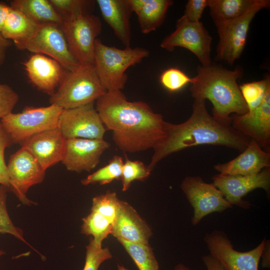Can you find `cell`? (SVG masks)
<instances>
[{"label": "cell", "mask_w": 270, "mask_h": 270, "mask_svg": "<svg viewBox=\"0 0 270 270\" xmlns=\"http://www.w3.org/2000/svg\"><path fill=\"white\" fill-rule=\"evenodd\" d=\"M270 240H265L261 258L262 265L263 268H270Z\"/></svg>", "instance_id": "60d3db41"}, {"label": "cell", "mask_w": 270, "mask_h": 270, "mask_svg": "<svg viewBox=\"0 0 270 270\" xmlns=\"http://www.w3.org/2000/svg\"><path fill=\"white\" fill-rule=\"evenodd\" d=\"M58 128L66 140L102 139L106 130L94 102L63 109L58 118Z\"/></svg>", "instance_id": "5bb4252c"}, {"label": "cell", "mask_w": 270, "mask_h": 270, "mask_svg": "<svg viewBox=\"0 0 270 270\" xmlns=\"http://www.w3.org/2000/svg\"><path fill=\"white\" fill-rule=\"evenodd\" d=\"M250 140L231 124L210 115L206 100L194 99L192 114L186 121L179 124L166 122L164 136L153 148L154 154L147 166L152 172L159 162L169 155L202 144L222 146L242 152Z\"/></svg>", "instance_id": "7a4b0ae2"}, {"label": "cell", "mask_w": 270, "mask_h": 270, "mask_svg": "<svg viewBox=\"0 0 270 270\" xmlns=\"http://www.w3.org/2000/svg\"><path fill=\"white\" fill-rule=\"evenodd\" d=\"M56 12L63 19L80 13L90 12L94 3L88 0H49Z\"/></svg>", "instance_id": "d590c367"}, {"label": "cell", "mask_w": 270, "mask_h": 270, "mask_svg": "<svg viewBox=\"0 0 270 270\" xmlns=\"http://www.w3.org/2000/svg\"><path fill=\"white\" fill-rule=\"evenodd\" d=\"M202 260L207 270H226L222 264L210 254L203 256Z\"/></svg>", "instance_id": "ab89813d"}, {"label": "cell", "mask_w": 270, "mask_h": 270, "mask_svg": "<svg viewBox=\"0 0 270 270\" xmlns=\"http://www.w3.org/2000/svg\"><path fill=\"white\" fill-rule=\"evenodd\" d=\"M10 44L9 40L4 38L0 35V65L4 62L6 58V50Z\"/></svg>", "instance_id": "7bdbcfd3"}, {"label": "cell", "mask_w": 270, "mask_h": 270, "mask_svg": "<svg viewBox=\"0 0 270 270\" xmlns=\"http://www.w3.org/2000/svg\"><path fill=\"white\" fill-rule=\"evenodd\" d=\"M16 46L19 50L46 55L68 72L74 70L80 64L72 54L60 24L40 25L30 38Z\"/></svg>", "instance_id": "9c48e42d"}, {"label": "cell", "mask_w": 270, "mask_h": 270, "mask_svg": "<svg viewBox=\"0 0 270 270\" xmlns=\"http://www.w3.org/2000/svg\"><path fill=\"white\" fill-rule=\"evenodd\" d=\"M239 87L248 112H251L260 105L267 91L270 89V76L266 75L260 80L243 83Z\"/></svg>", "instance_id": "f546056e"}, {"label": "cell", "mask_w": 270, "mask_h": 270, "mask_svg": "<svg viewBox=\"0 0 270 270\" xmlns=\"http://www.w3.org/2000/svg\"><path fill=\"white\" fill-rule=\"evenodd\" d=\"M213 184L232 206L248 209L252 204L242 198L256 188L264 189L269 194L270 168L250 176L228 175L219 174L212 177Z\"/></svg>", "instance_id": "9a60e30c"}, {"label": "cell", "mask_w": 270, "mask_h": 270, "mask_svg": "<svg viewBox=\"0 0 270 270\" xmlns=\"http://www.w3.org/2000/svg\"><path fill=\"white\" fill-rule=\"evenodd\" d=\"M81 232L86 236H92L98 243L102 241L112 230V223L101 214L90 211V214L82 219Z\"/></svg>", "instance_id": "83f0119b"}, {"label": "cell", "mask_w": 270, "mask_h": 270, "mask_svg": "<svg viewBox=\"0 0 270 270\" xmlns=\"http://www.w3.org/2000/svg\"><path fill=\"white\" fill-rule=\"evenodd\" d=\"M10 6L20 11L38 25L54 24L61 25L63 18L49 0H14Z\"/></svg>", "instance_id": "cb8c5ba5"}, {"label": "cell", "mask_w": 270, "mask_h": 270, "mask_svg": "<svg viewBox=\"0 0 270 270\" xmlns=\"http://www.w3.org/2000/svg\"><path fill=\"white\" fill-rule=\"evenodd\" d=\"M160 81L166 90L174 92L181 90L188 84H192L193 78L190 77L180 69L170 68L162 72Z\"/></svg>", "instance_id": "e575fe53"}, {"label": "cell", "mask_w": 270, "mask_h": 270, "mask_svg": "<svg viewBox=\"0 0 270 270\" xmlns=\"http://www.w3.org/2000/svg\"><path fill=\"white\" fill-rule=\"evenodd\" d=\"M232 128L254 140L263 150H270V89L260 105L251 112L230 116Z\"/></svg>", "instance_id": "e0dca14e"}, {"label": "cell", "mask_w": 270, "mask_h": 270, "mask_svg": "<svg viewBox=\"0 0 270 270\" xmlns=\"http://www.w3.org/2000/svg\"><path fill=\"white\" fill-rule=\"evenodd\" d=\"M132 258L139 270H159L158 263L149 244L118 240Z\"/></svg>", "instance_id": "4316f807"}, {"label": "cell", "mask_w": 270, "mask_h": 270, "mask_svg": "<svg viewBox=\"0 0 270 270\" xmlns=\"http://www.w3.org/2000/svg\"><path fill=\"white\" fill-rule=\"evenodd\" d=\"M212 38L200 21L190 22L182 17L176 22V30L165 37L160 47L172 52L176 47L186 48L193 53L202 66L210 65Z\"/></svg>", "instance_id": "8fae6325"}, {"label": "cell", "mask_w": 270, "mask_h": 270, "mask_svg": "<svg viewBox=\"0 0 270 270\" xmlns=\"http://www.w3.org/2000/svg\"><path fill=\"white\" fill-rule=\"evenodd\" d=\"M66 140L58 128L36 134L20 145L34 158L45 171L62 161Z\"/></svg>", "instance_id": "ac0fdd59"}, {"label": "cell", "mask_w": 270, "mask_h": 270, "mask_svg": "<svg viewBox=\"0 0 270 270\" xmlns=\"http://www.w3.org/2000/svg\"><path fill=\"white\" fill-rule=\"evenodd\" d=\"M10 10V6L0 2V35H1L2 27Z\"/></svg>", "instance_id": "b9f144b4"}, {"label": "cell", "mask_w": 270, "mask_h": 270, "mask_svg": "<svg viewBox=\"0 0 270 270\" xmlns=\"http://www.w3.org/2000/svg\"><path fill=\"white\" fill-rule=\"evenodd\" d=\"M60 26L76 60L94 64L95 42L102 30L100 18L90 12L77 14L64 18Z\"/></svg>", "instance_id": "ba28073f"}, {"label": "cell", "mask_w": 270, "mask_h": 270, "mask_svg": "<svg viewBox=\"0 0 270 270\" xmlns=\"http://www.w3.org/2000/svg\"><path fill=\"white\" fill-rule=\"evenodd\" d=\"M140 30L148 34L156 30L164 22L167 12L173 4L172 0H129Z\"/></svg>", "instance_id": "603a6c76"}, {"label": "cell", "mask_w": 270, "mask_h": 270, "mask_svg": "<svg viewBox=\"0 0 270 270\" xmlns=\"http://www.w3.org/2000/svg\"><path fill=\"white\" fill-rule=\"evenodd\" d=\"M10 144L11 142L0 124V184L8 188L10 187V180L7 164L4 160V152Z\"/></svg>", "instance_id": "f35d334b"}, {"label": "cell", "mask_w": 270, "mask_h": 270, "mask_svg": "<svg viewBox=\"0 0 270 270\" xmlns=\"http://www.w3.org/2000/svg\"><path fill=\"white\" fill-rule=\"evenodd\" d=\"M96 110L117 147L134 153L154 148L164 138L166 121L142 101L128 100L121 90L106 92L96 100Z\"/></svg>", "instance_id": "6da1fadb"}, {"label": "cell", "mask_w": 270, "mask_h": 270, "mask_svg": "<svg viewBox=\"0 0 270 270\" xmlns=\"http://www.w3.org/2000/svg\"><path fill=\"white\" fill-rule=\"evenodd\" d=\"M269 0H256L254 5L240 16L228 21L214 22L219 40L216 48L215 60L232 66L244 49L250 24L261 10L270 6Z\"/></svg>", "instance_id": "52a82bcc"}, {"label": "cell", "mask_w": 270, "mask_h": 270, "mask_svg": "<svg viewBox=\"0 0 270 270\" xmlns=\"http://www.w3.org/2000/svg\"><path fill=\"white\" fill-rule=\"evenodd\" d=\"M24 65L31 83L50 96L67 72L56 60L40 54L32 55Z\"/></svg>", "instance_id": "d6986e66"}, {"label": "cell", "mask_w": 270, "mask_h": 270, "mask_svg": "<svg viewBox=\"0 0 270 270\" xmlns=\"http://www.w3.org/2000/svg\"><path fill=\"white\" fill-rule=\"evenodd\" d=\"M270 166V153L263 150L254 140L236 158L224 164L214 166L220 174L250 176L256 174Z\"/></svg>", "instance_id": "44dd1931"}, {"label": "cell", "mask_w": 270, "mask_h": 270, "mask_svg": "<svg viewBox=\"0 0 270 270\" xmlns=\"http://www.w3.org/2000/svg\"><path fill=\"white\" fill-rule=\"evenodd\" d=\"M62 110L54 104L26 107L21 112L8 114L0 124L11 143L21 144L36 134L57 128Z\"/></svg>", "instance_id": "8992f818"}, {"label": "cell", "mask_w": 270, "mask_h": 270, "mask_svg": "<svg viewBox=\"0 0 270 270\" xmlns=\"http://www.w3.org/2000/svg\"><path fill=\"white\" fill-rule=\"evenodd\" d=\"M18 99V94L9 86L0 84V118L12 112Z\"/></svg>", "instance_id": "8d00e7d4"}, {"label": "cell", "mask_w": 270, "mask_h": 270, "mask_svg": "<svg viewBox=\"0 0 270 270\" xmlns=\"http://www.w3.org/2000/svg\"><path fill=\"white\" fill-rule=\"evenodd\" d=\"M102 15L116 36L126 46L130 47V18L132 12L129 0H97Z\"/></svg>", "instance_id": "7402d4cb"}, {"label": "cell", "mask_w": 270, "mask_h": 270, "mask_svg": "<svg viewBox=\"0 0 270 270\" xmlns=\"http://www.w3.org/2000/svg\"><path fill=\"white\" fill-rule=\"evenodd\" d=\"M8 190L7 187L0 186V233L11 234L27 244L22 230L14 224L8 214L6 205Z\"/></svg>", "instance_id": "d6a6232c"}, {"label": "cell", "mask_w": 270, "mask_h": 270, "mask_svg": "<svg viewBox=\"0 0 270 270\" xmlns=\"http://www.w3.org/2000/svg\"><path fill=\"white\" fill-rule=\"evenodd\" d=\"M10 180L9 188L22 204L30 205L26 194L32 186L41 183L46 171L24 148L22 147L10 156L7 164Z\"/></svg>", "instance_id": "4fadbf2b"}, {"label": "cell", "mask_w": 270, "mask_h": 270, "mask_svg": "<svg viewBox=\"0 0 270 270\" xmlns=\"http://www.w3.org/2000/svg\"><path fill=\"white\" fill-rule=\"evenodd\" d=\"M106 92L94 64H80L67 71L50 102L62 109L73 108L94 102Z\"/></svg>", "instance_id": "5b68a950"}, {"label": "cell", "mask_w": 270, "mask_h": 270, "mask_svg": "<svg viewBox=\"0 0 270 270\" xmlns=\"http://www.w3.org/2000/svg\"><path fill=\"white\" fill-rule=\"evenodd\" d=\"M180 188L194 208L193 226L198 224L206 216L222 212L232 207L213 183H207L199 176H188Z\"/></svg>", "instance_id": "7c38bea8"}, {"label": "cell", "mask_w": 270, "mask_h": 270, "mask_svg": "<svg viewBox=\"0 0 270 270\" xmlns=\"http://www.w3.org/2000/svg\"><path fill=\"white\" fill-rule=\"evenodd\" d=\"M120 201L116 192H106L92 198L90 211L101 214L112 224L117 214Z\"/></svg>", "instance_id": "1f68e13d"}, {"label": "cell", "mask_w": 270, "mask_h": 270, "mask_svg": "<svg viewBox=\"0 0 270 270\" xmlns=\"http://www.w3.org/2000/svg\"><path fill=\"white\" fill-rule=\"evenodd\" d=\"M190 92L194 99L208 100L212 104V116L218 120L231 124L230 114L242 115L248 110L237 80L244 74L240 66L230 70L212 63L198 66Z\"/></svg>", "instance_id": "3957f363"}, {"label": "cell", "mask_w": 270, "mask_h": 270, "mask_svg": "<svg viewBox=\"0 0 270 270\" xmlns=\"http://www.w3.org/2000/svg\"><path fill=\"white\" fill-rule=\"evenodd\" d=\"M4 254H5L3 250L0 249V256H2Z\"/></svg>", "instance_id": "bcb514c9"}, {"label": "cell", "mask_w": 270, "mask_h": 270, "mask_svg": "<svg viewBox=\"0 0 270 270\" xmlns=\"http://www.w3.org/2000/svg\"><path fill=\"white\" fill-rule=\"evenodd\" d=\"M149 54V51L144 48L120 49L106 45L98 38L95 42L94 65L106 92L121 90L128 80L127 69Z\"/></svg>", "instance_id": "277c9868"}, {"label": "cell", "mask_w": 270, "mask_h": 270, "mask_svg": "<svg viewBox=\"0 0 270 270\" xmlns=\"http://www.w3.org/2000/svg\"><path fill=\"white\" fill-rule=\"evenodd\" d=\"M124 162L121 156H114L106 165L82 179L81 182L85 186L95 184L104 185L121 180Z\"/></svg>", "instance_id": "f1b7e54d"}, {"label": "cell", "mask_w": 270, "mask_h": 270, "mask_svg": "<svg viewBox=\"0 0 270 270\" xmlns=\"http://www.w3.org/2000/svg\"><path fill=\"white\" fill-rule=\"evenodd\" d=\"M40 26L22 12L11 8L2 27L1 36L6 40H13L16 46L30 38Z\"/></svg>", "instance_id": "d4e9b609"}, {"label": "cell", "mask_w": 270, "mask_h": 270, "mask_svg": "<svg viewBox=\"0 0 270 270\" xmlns=\"http://www.w3.org/2000/svg\"><path fill=\"white\" fill-rule=\"evenodd\" d=\"M207 6L208 0H189L182 17L190 22H199Z\"/></svg>", "instance_id": "74e56055"}, {"label": "cell", "mask_w": 270, "mask_h": 270, "mask_svg": "<svg viewBox=\"0 0 270 270\" xmlns=\"http://www.w3.org/2000/svg\"><path fill=\"white\" fill-rule=\"evenodd\" d=\"M265 240L252 250L240 252L234 249L224 232L215 230L207 232L204 238L210 254L226 270H258Z\"/></svg>", "instance_id": "30bf717a"}, {"label": "cell", "mask_w": 270, "mask_h": 270, "mask_svg": "<svg viewBox=\"0 0 270 270\" xmlns=\"http://www.w3.org/2000/svg\"><path fill=\"white\" fill-rule=\"evenodd\" d=\"M117 268H118V270H128V268H125L124 266L120 265L119 264L117 265Z\"/></svg>", "instance_id": "f6af8a7d"}, {"label": "cell", "mask_w": 270, "mask_h": 270, "mask_svg": "<svg viewBox=\"0 0 270 270\" xmlns=\"http://www.w3.org/2000/svg\"><path fill=\"white\" fill-rule=\"evenodd\" d=\"M174 270H194L190 269L189 268L186 266L182 264H179L175 266Z\"/></svg>", "instance_id": "ee69618b"}, {"label": "cell", "mask_w": 270, "mask_h": 270, "mask_svg": "<svg viewBox=\"0 0 270 270\" xmlns=\"http://www.w3.org/2000/svg\"><path fill=\"white\" fill-rule=\"evenodd\" d=\"M112 256L108 248H102V244L92 238L86 246L85 263L82 270H98L102 263Z\"/></svg>", "instance_id": "836d02e7"}, {"label": "cell", "mask_w": 270, "mask_h": 270, "mask_svg": "<svg viewBox=\"0 0 270 270\" xmlns=\"http://www.w3.org/2000/svg\"><path fill=\"white\" fill-rule=\"evenodd\" d=\"M256 0H208L214 22L236 19L246 13Z\"/></svg>", "instance_id": "484cf974"}, {"label": "cell", "mask_w": 270, "mask_h": 270, "mask_svg": "<svg viewBox=\"0 0 270 270\" xmlns=\"http://www.w3.org/2000/svg\"><path fill=\"white\" fill-rule=\"evenodd\" d=\"M111 234L118 240L148 244L152 232L132 206L120 200Z\"/></svg>", "instance_id": "ffe728a7"}, {"label": "cell", "mask_w": 270, "mask_h": 270, "mask_svg": "<svg viewBox=\"0 0 270 270\" xmlns=\"http://www.w3.org/2000/svg\"><path fill=\"white\" fill-rule=\"evenodd\" d=\"M110 146L104 138L66 140L62 162L70 171L90 172L100 163L102 154Z\"/></svg>", "instance_id": "2e32d148"}, {"label": "cell", "mask_w": 270, "mask_h": 270, "mask_svg": "<svg viewBox=\"0 0 270 270\" xmlns=\"http://www.w3.org/2000/svg\"><path fill=\"white\" fill-rule=\"evenodd\" d=\"M151 171L140 160H132L126 156L124 162L121 180L122 191L128 190L131 184L136 180H144L150 174Z\"/></svg>", "instance_id": "4dcf8cb0"}]
</instances>
